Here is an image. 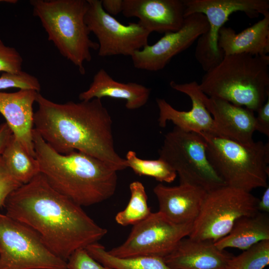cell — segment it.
I'll return each mask as SVG.
<instances>
[{
	"label": "cell",
	"instance_id": "6da1fadb",
	"mask_svg": "<svg viewBox=\"0 0 269 269\" xmlns=\"http://www.w3.org/2000/svg\"><path fill=\"white\" fill-rule=\"evenodd\" d=\"M4 207L6 215L34 230L51 252L66 262L75 251L98 243L107 233L41 173L12 191Z\"/></svg>",
	"mask_w": 269,
	"mask_h": 269
},
{
	"label": "cell",
	"instance_id": "7a4b0ae2",
	"mask_svg": "<svg viewBox=\"0 0 269 269\" xmlns=\"http://www.w3.org/2000/svg\"><path fill=\"white\" fill-rule=\"evenodd\" d=\"M33 115L35 129L56 151H80L98 158L117 171L128 168L116 151L113 121L101 99L53 102L38 93Z\"/></svg>",
	"mask_w": 269,
	"mask_h": 269
},
{
	"label": "cell",
	"instance_id": "3957f363",
	"mask_svg": "<svg viewBox=\"0 0 269 269\" xmlns=\"http://www.w3.org/2000/svg\"><path fill=\"white\" fill-rule=\"evenodd\" d=\"M32 138L40 173L59 193L81 207L100 203L114 194L118 171L107 163L80 151L60 154L34 129Z\"/></svg>",
	"mask_w": 269,
	"mask_h": 269
},
{
	"label": "cell",
	"instance_id": "277c9868",
	"mask_svg": "<svg viewBox=\"0 0 269 269\" xmlns=\"http://www.w3.org/2000/svg\"><path fill=\"white\" fill-rule=\"evenodd\" d=\"M198 86L209 97L257 111L269 97V56L225 55Z\"/></svg>",
	"mask_w": 269,
	"mask_h": 269
},
{
	"label": "cell",
	"instance_id": "5b68a950",
	"mask_svg": "<svg viewBox=\"0 0 269 269\" xmlns=\"http://www.w3.org/2000/svg\"><path fill=\"white\" fill-rule=\"evenodd\" d=\"M33 15L40 19L60 53L71 62L82 75L85 62L92 59L91 50H98L85 21L87 0H31Z\"/></svg>",
	"mask_w": 269,
	"mask_h": 269
},
{
	"label": "cell",
	"instance_id": "8992f818",
	"mask_svg": "<svg viewBox=\"0 0 269 269\" xmlns=\"http://www.w3.org/2000/svg\"><path fill=\"white\" fill-rule=\"evenodd\" d=\"M207 157L226 185L251 192L266 188L269 172V142L245 144L205 132Z\"/></svg>",
	"mask_w": 269,
	"mask_h": 269
},
{
	"label": "cell",
	"instance_id": "52a82bcc",
	"mask_svg": "<svg viewBox=\"0 0 269 269\" xmlns=\"http://www.w3.org/2000/svg\"><path fill=\"white\" fill-rule=\"evenodd\" d=\"M158 153L176 171L180 183L196 185L207 192L226 185L210 162L205 141L198 134L174 127L165 135Z\"/></svg>",
	"mask_w": 269,
	"mask_h": 269
},
{
	"label": "cell",
	"instance_id": "ba28073f",
	"mask_svg": "<svg viewBox=\"0 0 269 269\" xmlns=\"http://www.w3.org/2000/svg\"><path fill=\"white\" fill-rule=\"evenodd\" d=\"M259 199L251 192L225 185L208 192L189 238L216 242L240 218L258 212Z\"/></svg>",
	"mask_w": 269,
	"mask_h": 269
},
{
	"label": "cell",
	"instance_id": "9c48e42d",
	"mask_svg": "<svg viewBox=\"0 0 269 269\" xmlns=\"http://www.w3.org/2000/svg\"><path fill=\"white\" fill-rule=\"evenodd\" d=\"M184 17L195 13L206 17L209 28L197 39L195 56L205 72L218 64L224 54L218 48L219 31L236 11L244 12L250 18L269 12V0H183Z\"/></svg>",
	"mask_w": 269,
	"mask_h": 269
},
{
	"label": "cell",
	"instance_id": "30bf717a",
	"mask_svg": "<svg viewBox=\"0 0 269 269\" xmlns=\"http://www.w3.org/2000/svg\"><path fill=\"white\" fill-rule=\"evenodd\" d=\"M0 269H68L39 235L26 225L0 213Z\"/></svg>",
	"mask_w": 269,
	"mask_h": 269
},
{
	"label": "cell",
	"instance_id": "8fae6325",
	"mask_svg": "<svg viewBox=\"0 0 269 269\" xmlns=\"http://www.w3.org/2000/svg\"><path fill=\"white\" fill-rule=\"evenodd\" d=\"M193 223L177 224L159 211L152 213L133 226L126 240L108 252L121 258L140 256L164 258L188 237Z\"/></svg>",
	"mask_w": 269,
	"mask_h": 269
},
{
	"label": "cell",
	"instance_id": "7c38bea8",
	"mask_svg": "<svg viewBox=\"0 0 269 269\" xmlns=\"http://www.w3.org/2000/svg\"><path fill=\"white\" fill-rule=\"evenodd\" d=\"M87 0L89 6L85 21L98 40L99 56L131 57L148 44L151 33L138 22L123 24L104 10L102 0Z\"/></svg>",
	"mask_w": 269,
	"mask_h": 269
},
{
	"label": "cell",
	"instance_id": "4fadbf2b",
	"mask_svg": "<svg viewBox=\"0 0 269 269\" xmlns=\"http://www.w3.org/2000/svg\"><path fill=\"white\" fill-rule=\"evenodd\" d=\"M209 28L206 17L195 13L185 17L178 30L164 33L152 45H147L131 56L137 69L157 71L163 69L171 59L189 48Z\"/></svg>",
	"mask_w": 269,
	"mask_h": 269
},
{
	"label": "cell",
	"instance_id": "5bb4252c",
	"mask_svg": "<svg viewBox=\"0 0 269 269\" xmlns=\"http://www.w3.org/2000/svg\"><path fill=\"white\" fill-rule=\"evenodd\" d=\"M169 84L174 90L190 98L192 108L188 111H179L164 99L157 98L159 127L165 128L167 122L171 121L175 127L185 132L197 134L205 132L215 134L214 121L202 101V91L199 88V84L196 81L180 84L171 81Z\"/></svg>",
	"mask_w": 269,
	"mask_h": 269
},
{
	"label": "cell",
	"instance_id": "9a60e30c",
	"mask_svg": "<svg viewBox=\"0 0 269 269\" xmlns=\"http://www.w3.org/2000/svg\"><path fill=\"white\" fill-rule=\"evenodd\" d=\"M122 13L138 18L150 33L176 31L185 18L183 0H123Z\"/></svg>",
	"mask_w": 269,
	"mask_h": 269
},
{
	"label": "cell",
	"instance_id": "2e32d148",
	"mask_svg": "<svg viewBox=\"0 0 269 269\" xmlns=\"http://www.w3.org/2000/svg\"><path fill=\"white\" fill-rule=\"evenodd\" d=\"M201 98L213 119L215 134L245 144L254 141V112L221 99L209 97L202 92Z\"/></svg>",
	"mask_w": 269,
	"mask_h": 269
},
{
	"label": "cell",
	"instance_id": "e0dca14e",
	"mask_svg": "<svg viewBox=\"0 0 269 269\" xmlns=\"http://www.w3.org/2000/svg\"><path fill=\"white\" fill-rule=\"evenodd\" d=\"M153 191L158 201V211L177 224L193 223L207 193L200 187L187 183L175 186L159 183Z\"/></svg>",
	"mask_w": 269,
	"mask_h": 269
},
{
	"label": "cell",
	"instance_id": "ac0fdd59",
	"mask_svg": "<svg viewBox=\"0 0 269 269\" xmlns=\"http://www.w3.org/2000/svg\"><path fill=\"white\" fill-rule=\"evenodd\" d=\"M38 93L29 89H19L13 93L0 91V113L6 120L12 134L27 152L35 157L33 105Z\"/></svg>",
	"mask_w": 269,
	"mask_h": 269
},
{
	"label": "cell",
	"instance_id": "d6986e66",
	"mask_svg": "<svg viewBox=\"0 0 269 269\" xmlns=\"http://www.w3.org/2000/svg\"><path fill=\"white\" fill-rule=\"evenodd\" d=\"M233 257L225 250L218 249L211 240L186 237L163 259L172 269H227Z\"/></svg>",
	"mask_w": 269,
	"mask_h": 269
},
{
	"label": "cell",
	"instance_id": "ffe728a7",
	"mask_svg": "<svg viewBox=\"0 0 269 269\" xmlns=\"http://www.w3.org/2000/svg\"><path fill=\"white\" fill-rule=\"evenodd\" d=\"M150 89L134 82L123 83L115 80L103 68L99 70L93 77L89 88L79 95L80 101L104 97L122 99L130 110L139 109L147 102Z\"/></svg>",
	"mask_w": 269,
	"mask_h": 269
},
{
	"label": "cell",
	"instance_id": "44dd1931",
	"mask_svg": "<svg viewBox=\"0 0 269 269\" xmlns=\"http://www.w3.org/2000/svg\"><path fill=\"white\" fill-rule=\"evenodd\" d=\"M253 25L237 33L223 26L219 31L218 48L224 55L247 53L264 56L269 52V12Z\"/></svg>",
	"mask_w": 269,
	"mask_h": 269
},
{
	"label": "cell",
	"instance_id": "7402d4cb",
	"mask_svg": "<svg viewBox=\"0 0 269 269\" xmlns=\"http://www.w3.org/2000/svg\"><path fill=\"white\" fill-rule=\"evenodd\" d=\"M266 240H269V213L258 211L238 219L230 232L214 244L220 250L234 248L244 251Z\"/></svg>",
	"mask_w": 269,
	"mask_h": 269
},
{
	"label": "cell",
	"instance_id": "603a6c76",
	"mask_svg": "<svg viewBox=\"0 0 269 269\" xmlns=\"http://www.w3.org/2000/svg\"><path fill=\"white\" fill-rule=\"evenodd\" d=\"M1 156L9 171L22 184L40 173L36 158L27 152L13 134Z\"/></svg>",
	"mask_w": 269,
	"mask_h": 269
},
{
	"label": "cell",
	"instance_id": "cb8c5ba5",
	"mask_svg": "<svg viewBox=\"0 0 269 269\" xmlns=\"http://www.w3.org/2000/svg\"><path fill=\"white\" fill-rule=\"evenodd\" d=\"M95 260L113 269H172L165 263L163 258L140 256L121 258L110 255L98 242L85 248Z\"/></svg>",
	"mask_w": 269,
	"mask_h": 269
},
{
	"label": "cell",
	"instance_id": "d4e9b609",
	"mask_svg": "<svg viewBox=\"0 0 269 269\" xmlns=\"http://www.w3.org/2000/svg\"><path fill=\"white\" fill-rule=\"evenodd\" d=\"M130 198L126 207L118 212L116 222L123 226L134 225L146 219L151 213L142 183L134 181L130 184Z\"/></svg>",
	"mask_w": 269,
	"mask_h": 269
},
{
	"label": "cell",
	"instance_id": "484cf974",
	"mask_svg": "<svg viewBox=\"0 0 269 269\" xmlns=\"http://www.w3.org/2000/svg\"><path fill=\"white\" fill-rule=\"evenodd\" d=\"M128 167L137 175L154 178L160 182L171 183L177 173L167 163L158 158L156 160H145L139 158L133 150L128 151L125 158Z\"/></svg>",
	"mask_w": 269,
	"mask_h": 269
},
{
	"label": "cell",
	"instance_id": "4316f807",
	"mask_svg": "<svg viewBox=\"0 0 269 269\" xmlns=\"http://www.w3.org/2000/svg\"><path fill=\"white\" fill-rule=\"evenodd\" d=\"M269 264V240L261 241L233 257L227 269H264Z\"/></svg>",
	"mask_w": 269,
	"mask_h": 269
},
{
	"label": "cell",
	"instance_id": "83f0119b",
	"mask_svg": "<svg viewBox=\"0 0 269 269\" xmlns=\"http://www.w3.org/2000/svg\"><path fill=\"white\" fill-rule=\"evenodd\" d=\"M10 88L33 90L39 92L41 86L36 77L23 71L18 73L3 72L0 76V91Z\"/></svg>",
	"mask_w": 269,
	"mask_h": 269
},
{
	"label": "cell",
	"instance_id": "f1b7e54d",
	"mask_svg": "<svg viewBox=\"0 0 269 269\" xmlns=\"http://www.w3.org/2000/svg\"><path fill=\"white\" fill-rule=\"evenodd\" d=\"M23 59L17 50L6 46L0 40V72L18 73L21 72Z\"/></svg>",
	"mask_w": 269,
	"mask_h": 269
},
{
	"label": "cell",
	"instance_id": "f546056e",
	"mask_svg": "<svg viewBox=\"0 0 269 269\" xmlns=\"http://www.w3.org/2000/svg\"><path fill=\"white\" fill-rule=\"evenodd\" d=\"M67 262L68 269H113L95 260L85 248L75 251Z\"/></svg>",
	"mask_w": 269,
	"mask_h": 269
},
{
	"label": "cell",
	"instance_id": "4dcf8cb0",
	"mask_svg": "<svg viewBox=\"0 0 269 269\" xmlns=\"http://www.w3.org/2000/svg\"><path fill=\"white\" fill-rule=\"evenodd\" d=\"M21 185L9 171L0 155V207H4L8 196Z\"/></svg>",
	"mask_w": 269,
	"mask_h": 269
},
{
	"label": "cell",
	"instance_id": "1f68e13d",
	"mask_svg": "<svg viewBox=\"0 0 269 269\" xmlns=\"http://www.w3.org/2000/svg\"><path fill=\"white\" fill-rule=\"evenodd\" d=\"M255 117V130L269 136V97L257 111Z\"/></svg>",
	"mask_w": 269,
	"mask_h": 269
},
{
	"label": "cell",
	"instance_id": "d6a6232c",
	"mask_svg": "<svg viewBox=\"0 0 269 269\" xmlns=\"http://www.w3.org/2000/svg\"><path fill=\"white\" fill-rule=\"evenodd\" d=\"M102 6L107 13L114 16L122 12L123 0H102Z\"/></svg>",
	"mask_w": 269,
	"mask_h": 269
},
{
	"label": "cell",
	"instance_id": "836d02e7",
	"mask_svg": "<svg viewBox=\"0 0 269 269\" xmlns=\"http://www.w3.org/2000/svg\"><path fill=\"white\" fill-rule=\"evenodd\" d=\"M12 134V132L6 122L0 125V155H1Z\"/></svg>",
	"mask_w": 269,
	"mask_h": 269
},
{
	"label": "cell",
	"instance_id": "e575fe53",
	"mask_svg": "<svg viewBox=\"0 0 269 269\" xmlns=\"http://www.w3.org/2000/svg\"><path fill=\"white\" fill-rule=\"evenodd\" d=\"M258 204V210L259 211L269 213V187L266 188Z\"/></svg>",
	"mask_w": 269,
	"mask_h": 269
},
{
	"label": "cell",
	"instance_id": "d590c367",
	"mask_svg": "<svg viewBox=\"0 0 269 269\" xmlns=\"http://www.w3.org/2000/svg\"><path fill=\"white\" fill-rule=\"evenodd\" d=\"M3 1L5 2L12 3H14L17 2V1L16 0H0V2H3Z\"/></svg>",
	"mask_w": 269,
	"mask_h": 269
}]
</instances>
